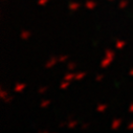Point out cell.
<instances>
[{
	"mask_svg": "<svg viewBox=\"0 0 133 133\" xmlns=\"http://www.w3.org/2000/svg\"><path fill=\"white\" fill-rule=\"evenodd\" d=\"M29 35H30V34H29L28 31H23V32H22V39H27V38L29 37Z\"/></svg>",
	"mask_w": 133,
	"mask_h": 133,
	"instance_id": "obj_12",
	"label": "cell"
},
{
	"mask_svg": "<svg viewBox=\"0 0 133 133\" xmlns=\"http://www.w3.org/2000/svg\"><path fill=\"white\" fill-rule=\"evenodd\" d=\"M58 62H59L58 59H56V58H51V59L46 63V67H47V68H51V67H54V66H55Z\"/></svg>",
	"mask_w": 133,
	"mask_h": 133,
	"instance_id": "obj_2",
	"label": "cell"
},
{
	"mask_svg": "<svg viewBox=\"0 0 133 133\" xmlns=\"http://www.w3.org/2000/svg\"><path fill=\"white\" fill-rule=\"evenodd\" d=\"M128 128H129V129H133V123H131V124L128 126Z\"/></svg>",
	"mask_w": 133,
	"mask_h": 133,
	"instance_id": "obj_18",
	"label": "cell"
},
{
	"mask_svg": "<svg viewBox=\"0 0 133 133\" xmlns=\"http://www.w3.org/2000/svg\"><path fill=\"white\" fill-rule=\"evenodd\" d=\"M80 8V4L79 3H70L69 4V10H71V11H77L78 9Z\"/></svg>",
	"mask_w": 133,
	"mask_h": 133,
	"instance_id": "obj_8",
	"label": "cell"
},
{
	"mask_svg": "<svg viewBox=\"0 0 133 133\" xmlns=\"http://www.w3.org/2000/svg\"><path fill=\"white\" fill-rule=\"evenodd\" d=\"M48 2V0H39V4L40 5H44V4H46Z\"/></svg>",
	"mask_w": 133,
	"mask_h": 133,
	"instance_id": "obj_14",
	"label": "cell"
},
{
	"mask_svg": "<svg viewBox=\"0 0 133 133\" xmlns=\"http://www.w3.org/2000/svg\"><path fill=\"white\" fill-rule=\"evenodd\" d=\"M50 104V102L49 101H45V102H42V104H41V107L42 108H46L48 105Z\"/></svg>",
	"mask_w": 133,
	"mask_h": 133,
	"instance_id": "obj_13",
	"label": "cell"
},
{
	"mask_svg": "<svg viewBox=\"0 0 133 133\" xmlns=\"http://www.w3.org/2000/svg\"><path fill=\"white\" fill-rule=\"evenodd\" d=\"M114 59V52L112 50H107L106 55H105V58L102 60L101 62V67L102 68H106L111 64V62L113 61Z\"/></svg>",
	"mask_w": 133,
	"mask_h": 133,
	"instance_id": "obj_1",
	"label": "cell"
},
{
	"mask_svg": "<svg viewBox=\"0 0 133 133\" xmlns=\"http://www.w3.org/2000/svg\"><path fill=\"white\" fill-rule=\"evenodd\" d=\"M25 84H23V83H19V84H17L16 86H15V91L16 92H22L24 89H25Z\"/></svg>",
	"mask_w": 133,
	"mask_h": 133,
	"instance_id": "obj_3",
	"label": "cell"
},
{
	"mask_svg": "<svg viewBox=\"0 0 133 133\" xmlns=\"http://www.w3.org/2000/svg\"><path fill=\"white\" fill-rule=\"evenodd\" d=\"M129 111H130V112H133V105H131V106H130V108H129Z\"/></svg>",
	"mask_w": 133,
	"mask_h": 133,
	"instance_id": "obj_17",
	"label": "cell"
},
{
	"mask_svg": "<svg viewBox=\"0 0 133 133\" xmlns=\"http://www.w3.org/2000/svg\"><path fill=\"white\" fill-rule=\"evenodd\" d=\"M125 6H127V2H126V1H122V2L119 3V8H121V9H124Z\"/></svg>",
	"mask_w": 133,
	"mask_h": 133,
	"instance_id": "obj_15",
	"label": "cell"
},
{
	"mask_svg": "<svg viewBox=\"0 0 133 133\" xmlns=\"http://www.w3.org/2000/svg\"><path fill=\"white\" fill-rule=\"evenodd\" d=\"M75 78H76V74H68V75H66V76H65L64 80L70 82L71 80H75Z\"/></svg>",
	"mask_w": 133,
	"mask_h": 133,
	"instance_id": "obj_7",
	"label": "cell"
},
{
	"mask_svg": "<svg viewBox=\"0 0 133 133\" xmlns=\"http://www.w3.org/2000/svg\"><path fill=\"white\" fill-rule=\"evenodd\" d=\"M130 76H132V77H133V69L130 71Z\"/></svg>",
	"mask_w": 133,
	"mask_h": 133,
	"instance_id": "obj_19",
	"label": "cell"
},
{
	"mask_svg": "<svg viewBox=\"0 0 133 133\" xmlns=\"http://www.w3.org/2000/svg\"><path fill=\"white\" fill-rule=\"evenodd\" d=\"M86 8L88 10H93L95 8V2L92 1V0H88V1L86 2Z\"/></svg>",
	"mask_w": 133,
	"mask_h": 133,
	"instance_id": "obj_4",
	"label": "cell"
},
{
	"mask_svg": "<svg viewBox=\"0 0 133 133\" xmlns=\"http://www.w3.org/2000/svg\"><path fill=\"white\" fill-rule=\"evenodd\" d=\"M106 110V105H99L98 107H97V111L98 112H103V111H105Z\"/></svg>",
	"mask_w": 133,
	"mask_h": 133,
	"instance_id": "obj_11",
	"label": "cell"
},
{
	"mask_svg": "<svg viewBox=\"0 0 133 133\" xmlns=\"http://www.w3.org/2000/svg\"><path fill=\"white\" fill-rule=\"evenodd\" d=\"M69 84H70V82H69V81L64 80V82L60 85V88H61V89H66V88H67V87L69 86Z\"/></svg>",
	"mask_w": 133,
	"mask_h": 133,
	"instance_id": "obj_9",
	"label": "cell"
},
{
	"mask_svg": "<svg viewBox=\"0 0 133 133\" xmlns=\"http://www.w3.org/2000/svg\"><path fill=\"white\" fill-rule=\"evenodd\" d=\"M115 46H116L117 49H123L126 46V43H125V41H117L116 44H115Z\"/></svg>",
	"mask_w": 133,
	"mask_h": 133,
	"instance_id": "obj_6",
	"label": "cell"
},
{
	"mask_svg": "<svg viewBox=\"0 0 133 133\" xmlns=\"http://www.w3.org/2000/svg\"><path fill=\"white\" fill-rule=\"evenodd\" d=\"M84 77H85V74H84V72H80V74L76 75V78H75V80H82Z\"/></svg>",
	"mask_w": 133,
	"mask_h": 133,
	"instance_id": "obj_10",
	"label": "cell"
},
{
	"mask_svg": "<svg viewBox=\"0 0 133 133\" xmlns=\"http://www.w3.org/2000/svg\"><path fill=\"white\" fill-rule=\"evenodd\" d=\"M121 127V121L119 119H115L113 123H112V125H111V128L112 129H117V128H119Z\"/></svg>",
	"mask_w": 133,
	"mask_h": 133,
	"instance_id": "obj_5",
	"label": "cell"
},
{
	"mask_svg": "<svg viewBox=\"0 0 133 133\" xmlns=\"http://www.w3.org/2000/svg\"><path fill=\"white\" fill-rule=\"evenodd\" d=\"M76 125H77V123H75V122H71V123H69V124H68V127H69V128H72V127H75Z\"/></svg>",
	"mask_w": 133,
	"mask_h": 133,
	"instance_id": "obj_16",
	"label": "cell"
},
{
	"mask_svg": "<svg viewBox=\"0 0 133 133\" xmlns=\"http://www.w3.org/2000/svg\"><path fill=\"white\" fill-rule=\"evenodd\" d=\"M110 1H113V0H110Z\"/></svg>",
	"mask_w": 133,
	"mask_h": 133,
	"instance_id": "obj_20",
	"label": "cell"
}]
</instances>
